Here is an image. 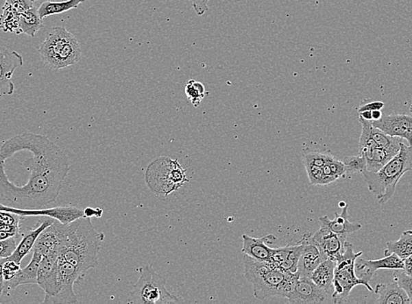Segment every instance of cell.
<instances>
[{"label": "cell", "instance_id": "obj_33", "mask_svg": "<svg viewBox=\"0 0 412 304\" xmlns=\"http://www.w3.org/2000/svg\"><path fill=\"white\" fill-rule=\"evenodd\" d=\"M359 121L363 127L360 142H359V153L367 151V150L376 149L377 147L375 140L371 136V127L373 125V121H366L364 118L359 117Z\"/></svg>", "mask_w": 412, "mask_h": 304}, {"label": "cell", "instance_id": "obj_8", "mask_svg": "<svg viewBox=\"0 0 412 304\" xmlns=\"http://www.w3.org/2000/svg\"><path fill=\"white\" fill-rule=\"evenodd\" d=\"M84 277L75 266L62 255L58 258L59 291L54 296L45 297L43 303H77V296L74 292V285L80 283Z\"/></svg>", "mask_w": 412, "mask_h": 304}, {"label": "cell", "instance_id": "obj_5", "mask_svg": "<svg viewBox=\"0 0 412 304\" xmlns=\"http://www.w3.org/2000/svg\"><path fill=\"white\" fill-rule=\"evenodd\" d=\"M140 278L134 290L129 294L128 303L137 304L178 303L182 302L178 296L169 292L166 278L157 274L152 265L137 268Z\"/></svg>", "mask_w": 412, "mask_h": 304}, {"label": "cell", "instance_id": "obj_13", "mask_svg": "<svg viewBox=\"0 0 412 304\" xmlns=\"http://www.w3.org/2000/svg\"><path fill=\"white\" fill-rule=\"evenodd\" d=\"M373 125L389 136L407 140L409 145L412 144V115H383L379 121H373Z\"/></svg>", "mask_w": 412, "mask_h": 304}, {"label": "cell", "instance_id": "obj_34", "mask_svg": "<svg viewBox=\"0 0 412 304\" xmlns=\"http://www.w3.org/2000/svg\"><path fill=\"white\" fill-rule=\"evenodd\" d=\"M345 165L346 175L363 174L367 169L366 160L359 153L358 155L348 156L343 160Z\"/></svg>", "mask_w": 412, "mask_h": 304}, {"label": "cell", "instance_id": "obj_26", "mask_svg": "<svg viewBox=\"0 0 412 304\" xmlns=\"http://www.w3.org/2000/svg\"><path fill=\"white\" fill-rule=\"evenodd\" d=\"M81 46L77 39L73 36L65 44L64 50L60 53L58 58H56L53 71L61 70V68L77 64L81 60Z\"/></svg>", "mask_w": 412, "mask_h": 304}, {"label": "cell", "instance_id": "obj_41", "mask_svg": "<svg viewBox=\"0 0 412 304\" xmlns=\"http://www.w3.org/2000/svg\"><path fill=\"white\" fill-rule=\"evenodd\" d=\"M6 3L14 6L18 12H23L32 8L34 6L33 0H5Z\"/></svg>", "mask_w": 412, "mask_h": 304}, {"label": "cell", "instance_id": "obj_23", "mask_svg": "<svg viewBox=\"0 0 412 304\" xmlns=\"http://www.w3.org/2000/svg\"><path fill=\"white\" fill-rule=\"evenodd\" d=\"M374 292L379 294V299L376 301V303H411L407 292L396 281L393 283L376 285Z\"/></svg>", "mask_w": 412, "mask_h": 304}, {"label": "cell", "instance_id": "obj_10", "mask_svg": "<svg viewBox=\"0 0 412 304\" xmlns=\"http://www.w3.org/2000/svg\"><path fill=\"white\" fill-rule=\"evenodd\" d=\"M64 27H54L49 30L45 40L40 44L38 52L45 67L53 71V67L60 53L64 50L65 44L73 36Z\"/></svg>", "mask_w": 412, "mask_h": 304}, {"label": "cell", "instance_id": "obj_52", "mask_svg": "<svg viewBox=\"0 0 412 304\" xmlns=\"http://www.w3.org/2000/svg\"><path fill=\"white\" fill-rule=\"evenodd\" d=\"M412 231V230H411Z\"/></svg>", "mask_w": 412, "mask_h": 304}, {"label": "cell", "instance_id": "obj_38", "mask_svg": "<svg viewBox=\"0 0 412 304\" xmlns=\"http://www.w3.org/2000/svg\"><path fill=\"white\" fill-rule=\"evenodd\" d=\"M310 183L315 186H322L323 179V168L319 166L304 163Z\"/></svg>", "mask_w": 412, "mask_h": 304}, {"label": "cell", "instance_id": "obj_45", "mask_svg": "<svg viewBox=\"0 0 412 304\" xmlns=\"http://www.w3.org/2000/svg\"><path fill=\"white\" fill-rule=\"evenodd\" d=\"M405 274L412 277V255L404 259V268Z\"/></svg>", "mask_w": 412, "mask_h": 304}, {"label": "cell", "instance_id": "obj_51", "mask_svg": "<svg viewBox=\"0 0 412 304\" xmlns=\"http://www.w3.org/2000/svg\"><path fill=\"white\" fill-rule=\"evenodd\" d=\"M34 2L39 1V0H33Z\"/></svg>", "mask_w": 412, "mask_h": 304}, {"label": "cell", "instance_id": "obj_7", "mask_svg": "<svg viewBox=\"0 0 412 304\" xmlns=\"http://www.w3.org/2000/svg\"><path fill=\"white\" fill-rule=\"evenodd\" d=\"M363 255V252L354 253L353 244L345 243V249L341 258L336 262L335 280H333L332 303H341L348 300L354 287L363 285L370 292H374L369 283L355 275V262Z\"/></svg>", "mask_w": 412, "mask_h": 304}, {"label": "cell", "instance_id": "obj_31", "mask_svg": "<svg viewBox=\"0 0 412 304\" xmlns=\"http://www.w3.org/2000/svg\"><path fill=\"white\" fill-rule=\"evenodd\" d=\"M20 14L14 6L5 2L0 15V29L5 33H16L19 34L20 28Z\"/></svg>", "mask_w": 412, "mask_h": 304}, {"label": "cell", "instance_id": "obj_2", "mask_svg": "<svg viewBox=\"0 0 412 304\" xmlns=\"http://www.w3.org/2000/svg\"><path fill=\"white\" fill-rule=\"evenodd\" d=\"M105 234L97 231L90 218L82 217L65 224L64 242L60 255L86 275L99 265V253Z\"/></svg>", "mask_w": 412, "mask_h": 304}, {"label": "cell", "instance_id": "obj_48", "mask_svg": "<svg viewBox=\"0 0 412 304\" xmlns=\"http://www.w3.org/2000/svg\"><path fill=\"white\" fill-rule=\"evenodd\" d=\"M382 117H383L382 112L379 111V110H376V111L372 112L373 121H379L380 118Z\"/></svg>", "mask_w": 412, "mask_h": 304}, {"label": "cell", "instance_id": "obj_39", "mask_svg": "<svg viewBox=\"0 0 412 304\" xmlns=\"http://www.w3.org/2000/svg\"><path fill=\"white\" fill-rule=\"evenodd\" d=\"M327 164H328L330 169H331L332 175L335 177L336 180L339 178H346L345 165L344 163L339 160L335 159V156H330V158L327 160Z\"/></svg>", "mask_w": 412, "mask_h": 304}, {"label": "cell", "instance_id": "obj_30", "mask_svg": "<svg viewBox=\"0 0 412 304\" xmlns=\"http://www.w3.org/2000/svg\"><path fill=\"white\" fill-rule=\"evenodd\" d=\"M86 1V0H65L62 2L46 1L40 5L38 12H39L40 18H44L77 8L78 5Z\"/></svg>", "mask_w": 412, "mask_h": 304}, {"label": "cell", "instance_id": "obj_15", "mask_svg": "<svg viewBox=\"0 0 412 304\" xmlns=\"http://www.w3.org/2000/svg\"><path fill=\"white\" fill-rule=\"evenodd\" d=\"M311 240L326 259L337 262L344 252L347 238L332 233L328 228L320 227L319 231L311 235Z\"/></svg>", "mask_w": 412, "mask_h": 304}, {"label": "cell", "instance_id": "obj_19", "mask_svg": "<svg viewBox=\"0 0 412 304\" xmlns=\"http://www.w3.org/2000/svg\"><path fill=\"white\" fill-rule=\"evenodd\" d=\"M276 237L274 234H268L263 238H252L247 234L242 235V253L257 261L269 262L272 249L269 244L275 243Z\"/></svg>", "mask_w": 412, "mask_h": 304}, {"label": "cell", "instance_id": "obj_1", "mask_svg": "<svg viewBox=\"0 0 412 304\" xmlns=\"http://www.w3.org/2000/svg\"><path fill=\"white\" fill-rule=\"evenodd\" d=\"M3 144L21 155L0 149V199L6 205L43 209L56 202L71 170L64 150L49 137L30 131Z\"/></svg>", "mask_w": 412, "mask_h": 304}, {"label": "cell", "instance_id": "obj_47", "mask_svg": "<svg viewBox=\"0 0 412 304\" xmlns=\"http://www.w3.org/2000/svg\"><path fill=\"white\" fill-rule=\"evenodd\" d=\"M359 117L363 118L366 121H373L372 112L370 111L359 112Z\"/></svg>", "mask_w": 412, "mask_h": 304}, {"label": "cell", "instance_id": "obj_6", "mask_svg": "<svg viewBox=\"0 0 412 304\" xmlns=\"http://www.w3.org/2000/svg\"><path fill=\"white\" fill-rule=\"evenodd\" d=\"M188 181L186 170L182 167L178 159H156L147 169L146 183L157 195L168 196Z\"/></svg>", "mask_w": 412, "mask_h": 304}, {"label": "cell", "instance_id": "obj_11", "mask_svg": "<svg viewBox=\"0 0 412 304\" xmlns=\"http://www.w3.org/2000/svg\"><path fill=\"white\" fill-rule=\"evenodd\" d=\"M287 299L291 303L298 304L332 303V294L317 286L309 277H300Z\"/></svg>", "mask_w": 412, "mask_h": 304}, {"label": "cell", "instance_id": "obj_28", "mask_svg": "<svg viewBox=\"0 0 412 304\" xmlns=\"http://www.w3.org/2000/svg\"><path fill=\"white\" fill-rule=\"evenodd\" d=\"M392 253H395L402 259L412 255V231L411 230L404 231L398 240L391 241L386 244L385 255L389 256Z\"/></svg>", "mask_w": 412, "mask_h": 304}, {"label": "cell", "instance_id": "obj_42", "mask_svg": "<svg viewBox=\"0 0 412 304\" xmlns=\"http://www.w3.org/2000/svg\"><path fill=\"white\" fill-rule=\"evenodd\" d=\"M193 3V8L198 16H203L209 10V0H189Z\"/></svg>", "mask_w": 412, "mask_h": 304}, {"label": "cell", "instance_id": "obj_29", "mask_svg": "<svg viewBox=\"0 0 412 304\" xmlns=\"http://www.w3.org/2000/svg\"><path fill=\"white\" fill-rule=\"evenodd\" d=\"M21 218H26L14 213L0 212V240L9 239L21 233Z\"/></svg>", "mask_w": 412, "mask_h": 304}, {"label": "cell", "instance_id": "obj_18", "mask_svg": "<svg viewBox=\"0 0 412 304\" xmlns=\"http://www.w3.org/2000/svg\"><path fill=\"white\" fill-rule=\"evenodd\" d=\"M355 268L359 272L363 271L361 275V278L369 283L375 273L379 269L398 270V269L404 268V259L395 253L385 256L383 259H376V261H367V259L358 258L355 262Z\"/></svg>", "mask_w": 412, "mask_h": 304}, {"label": "cell", "instance_id": "obj_25", "mask_svg": "<svg viewBox=\"0 0 412 304\" xmlns=\"http://www.w3.org/2000/svg\"><path fill=\"white\" fill-rule=\"evenodd\" d=\"M399 152L396 149H383V147H376V149L367 150L361 153L366 160L367 170L369 172H378L380 168L385 166Z\"/></svg>", "mask_w": 412, "mask_h": 304}, {"label": "cell", "instance_id": "obj_3", "mask_svg": "<svg viewBox=\"0 0 412 304\" xmlns=\"http://www.w3.org/2000/svg\"><path fill=\"white\" fill-rule=\"evenodd\" d=\"M245 277L254 286V296L264 301L271 296L287 297L293 292L300 275L284 272L269 262L257 261L245 255Z\"/></svg>", "mask_w": 412, "mask_h": 304}, {"label": "cell", "instance_id": "obj_14", "mask_svg": "<svg viewBox=\"0 0 412 304\" xmlns=\"http://www.w3.org/2000/svg\"><path fill=\"white\" fill-rule=\"evenodd\" d=\"M59 253H50L44 255L38 272L37 285L45 292V297L56 296L59 291Z\"/></svg>", "mask_w": 412, "mask_h": 304}, {"label": "cell", "instance_id": "obj_46", "mask_svg": "<svg viewBox=\"0 0 412 304\" xmlns=\"http://www.w3.org/2000/svg\"><path fill=\"white\" fill-rule=\"evenodd\" d=\"M5 259H0V296H2L3 288H4L5 279L4 274H3V266H4L5 262H6Z\"/></svg>", "mask_w": 412, "mask_h": 304}, {"label": "cell", "instance_id": "obj_12", "mask_svg": "<svg viewBox=\"0 0 412 304\" xmlns=\"http://www.w3.org/2000/svg\"><path fill=\"white\" fill-rule=\"evenodd\" d=\"M23 64V58L21 54L0 47V97L14 94L15 87L12 81V76L15 71Z\"/></svg>", "mask_w": 412, "mask_h": 304}, {"label": "cell", "instance_id": "obj_40", "mask_svg": "<svg viewBox=\"0 0 412 304\" xmlns=\"http://www.w3.org/2000/svg\"><path fill=\"white\" fill-rule=\"evenodd\" d=\"M21 269V264H19L17 262L9 261L8 259H6L4 266H3V274H4L5 281L11 280V279L14 278L15 275H17V273L20 271Z\"/></svg>", "mask_w": 412, "mask_h": 304}, {"label": "cell", "instance_id": "obj_9", "mask_svg": "<svg viewBox=\"0 0 412 304\" xmlns=\"http://www.w3.org/2000/svg\"><path fill=\"white\" fill-rule=\"evenodd\" d=\"M0 212H11L21 217H50L62 224H69L75 219L86 217L84 211L74 206H58L50 209H21L0 203Z\"/></svg>", "mask_w": 412, "mask_h": 304}, {"label": "cell", "instance_id": "obj_37", "mask_svg": "<svg viewBox=\"0 0 412 304\" xmlns=\"http://www.w3.org/2000/svg\"><path fill=\"white\" fill-rule=\"evenodd\" d=\"M393 277H394V281L400 285L402 288H404L405 292L407 294L409 299L411 301V303H412L411 275L405 274L402 269H398V270H395L394 274H393Z\"/></svg>", "mask_w": 412, "mask_h": 304}, {"label": "cell", "instance_id": "obj_35", "mask_svg": "<svg viewBox=\"0 0 412 304\" xmlns=\"http://www.w3.org/2000/svg\"><path fill=\"white\" fill-rule=\"evenodd\" d=\"M331 153L320 152L317 150L304 149L303 151V162L307 164H313L323 167L326 164L327 160L331 156Z\"/></svg>", "mask_w": 412, "mask_h": 304}, {"label": "cell", "instance_id": "obj_50", "mask_svg": "<svg viewBox=\"0 0 412 304\" xmlns=\"http://www.w3.org/2000/svg\"><path fill=\"white\" fill-rule=\"evenodd\" d=\"M410 111H411V115H412V105H411V107H410Z\"/></svg>", "mask_w": 412, "mask_h": 304}, {"label": "cell", "instance_id": "obj_17", "mask_svg": "<svg viewBox=\"0 0 412 304\" xmlns=\"http://www.w3.org/2000/svg\"><path fill=\"white\" fill-rule=\"evenodd\" d=\"M33 251V257L29 264L26 268L21 269L11 280L5 281L2 294L8 296L21 285L37 284L38 272H39L43 255L36 250Z\"/></svg>", "mask_w": 412, "mask_h": 304}, {"label": "cell", "instance_id": "obj_16", "mask_svg": "<svg viewBox=\"0 0 412 304\" xmlns=\"http://www.w3.org/2000/svg\"><path fill=\"white\" fill-rule=\"evenodd\" d=\"M300 241L303 243V249L298 261L297 273L300 277L311 278L317 266L326 258L319 247L313 243L311 234L305 233Z\"/></svg>", "mask_w": 412, "mask_h": 304}, {"label": "cell", "instance_id": "obj_24", "mask_svg": "<svg viewBox=\"0 0 412 304\" xmlns=\"http://www.w3.org/2000/svg\"><path fill=\"white\" fill-rule=\"evenodd\" d=\"M335 266L336 262L332 259H323L311 277L314 283L331 294L333 292Z\"/></svg>", "mask_w": 412, "mask_h": 304}, {"label": "cell", "instance_id": "obj_49", "mask_svg": "<svg viewBox=\"0 0 412 304\" xmlns=\"http://www.w3.org/2000/svg\"><path fill=\"white\" fill-rule=\"evenodd\" d=\"M347 205V203H346L345 202H341L339 203V208H344V207Z\"/></svg>", "mask_w": 412, "mask_h": 304}, {"label": "cell", "instance_id": "obj_36", "mask_svg": "<svg viewBox=\"0 0 412 304\" xmlns=\"http://www.w3.org/2000/svg\"><path fill=\"white\" fill-rule=\"evenodd\" d=\"M22 234L19 233L9 239L0 240V259L9 258L16 249L19 240H21Z\"/></svg>", "mask_w": 412, "mask_h": 304}, {"label": "cell", "instance_id": "obj_43", "mask_svg": "<svg viewBox=\"0 0 412 304\" xmlns=\"http://www.w3.org/2000/svg\"><path fill=\"white\" fill-rule=\"evenodd\" d=\"M383 107H385V103H383L382 101H374V102L365 103V105H363L359 106V107L357 108V112H364V111L373 112V111H376V110H379V111H380V110H382Z\"/></svg>", "mask_w": 412, "mask_h": 304}, {"label": "cell", "instance_id": "obj_4", "mask_svg": "<svg viewBox=\"0 0 412 304\" xmlns=\"http://www.w3.org/2000/svg\"><path fill=\"white\" fill-rule=\"evenodd\" d=\"M411 170L412 144L407 146L401 142L400 150L385 167L376 173L366 169L363 175L370 192L375 195L380 205H385L392 199L402 175Z\"/></svg>", "mask_w": 412, "mask_h": 304}, {"label": "cell", "instance_id": "obj_27", "mask_svg": "<svg viewBox=\"0 0 412 304\" xmlns=\"http://www.w3.org/2000/svg\"><path fill=\"white\" fill-rule=\"evenodd\" d=\"M45 26L43 18H40L38 8L33 6L32 8L20 14V28L19 34H25L34 38L38 31L43 29Z\"/></svg>", "mask_w": 412, "mask_h": 304}, {"label": "cell", "instance_id": "obj_21", "mask_svg": "<svg viewBox=\"0 0 412 304\" xmlns=\"http://www.w3.org/2000/svg\"><path fill=\"white\" fill-rule=\"evenodd\" d=\"M55 218L45 217V219L42 222H39L36 227L30 229L26 233L22 234L21 240L19 242L16 249L12 253V255L9 257V261H12L21 264L22 259L25 256H27L33 250L34 244H36L38 238L47 227L53 224Z\"/></svg>", "mask_w": 412, "mask_h": 304}, {"label": "cell", "instance_id": "obj_32", "mask_svg": "<svg viewBox=\"0 0 412 304\" xmlns=\"http://www.w3.org/2000/svg\"><path fill=\"white\" fill-rule=\"evenodd\" d=\"M184 90L188 99L190 100L195 107H197L202 102L204 97L207 95L206 87L204 84L193 79L188 81Z\"/></svg>", "mask_w": 412, "mask_h": 304}, {"label": "cell", "instance_id": "obj_22", "mask_svg": "<svg viewBox=\"0 0 412 304\" xmlns=\"http://www.w3.org/2000/svg\"><path fill=\"white\" fill-rule=\"evenodd\" d=\"M335 213V218L330 219L327 216L319 218L320 227L328 228L330 231L341 236L347 238L349 234L356 233L361 227V224L352 223L348 218V205H346L342 208V213L339 215Z\"/></svg>", "mask_w": 412, "mask_h": 304}, {"label": "cell", "instance_id": "obj_44", "mask_svg": "<svg viewBox=\"0 0 412 304\" xmlns=\"http://www.w3.org/2000/svg\"><path fill=\"white\" fill-rule=\"evenodd\" d=\"M84 214H86V217L88 218H100L103 214V211L99 208L93 209L90 208V207H87V208L84 210Z\"/></svg>", "mask_w": 412, "mask_h": 304}, {"label": "cell", "instance_id": "obj_20", "mask_svg": "<svg viewBox=\"0 0 412 304\" xmlns=\"http://www.w3.org/2000/svg\"><path fill=\"white\" fill-rule=\"evenodd\" d=\"M302 249H303V243L301 241L295 246L272 249L269 263L282 271L297 273Z\"/></svg>", "mask_w": 412, "mask_h": 304}]
</instances>
